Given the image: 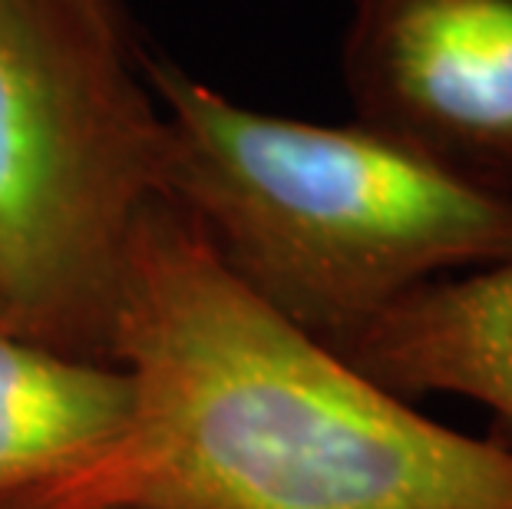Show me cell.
<instances>
[{"instance_id":"cell-1","label":"cell","mask_w":512,"mask_h":509,"mask_svg":"<svg viewBox=\"0 0 512 509\" xmlns=\"http://www.w3.org/2000/svg\"><path fill=\"white\" fill-rule=\"evenodd\" d=\"M129 414L7 509H512V443L437 424L232 275L159 196L119 278Z\"/></svg>"},{"instance_id":"cell-2","label":"cell","mask_w":512,"mask_h":509,"mask_svg":"<svg viewBox=\"0 0 512 509\" xmlns=\"http://www.w3.org/2000/svg\"><path fill=\"white\" fill-rule=\"evenodd\" d=\"M166 123V199L248 291L337 344L430 281L512 255V196L364 123L255 110L139 50Z\"/></svg>"},{"instance_id":"cell-3","label":"cell","mask_w":512,"mask_h":509,"mask_svg":"<svg viewBox=\"0 0 512 509\" xmlns=\"http://www.w3.org/2000/svg\"><path fill=\"white\" fill-rule=\"evenodd\" d=\"M159 196L166 123L116 0H0V321L110 361L126 248Z\"/></svg>"},{"instance_id":"cell-4","label":"cell","mask_w":512,"mask_h":509,"mask_svg":"<svg viewBox=\"0 0 512 509\" xmlns=\"http://www.w3.org/2000/svg\"><path fill=\"white\" fill-rule=\"evenodd\" d=\"M354 119L512 196V0H351Z\"/></svg>"},{"instance_id":"cell-5","label":"cell","mask_w":512,"mask_h":509,"mask_svg":"<svg viewBox=\"0 0 512 509\" xmlns=\"http://www.w3.org/2000/svg\"><path fill=\"white\" fill-rule=\"evenodd\" d=\"M331 351L407 400H473L512 433V255L410 291Z\"/></svg>"},{"instance_id":"cell-6","label":"cell","mask_w":512,"mask_h":509,"mask_svg":"<svg viewBox=\"0 0 512 509\" xmlns=\"http://www.w3.org/2000/svg\"><path fill=\"white\" fill-rule=\"evenodd\" d=\"M126 414L119 364L53 351L0 321V509L100 450Z\"/></svg>"}]
</instances>
